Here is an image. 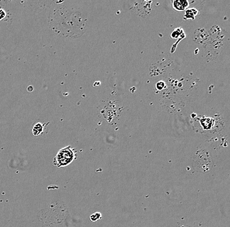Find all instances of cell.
Listing matches in <instances>:
<instances>
[{
    "label": "cell",
    "mask_w": 230,
    "mask_h": 227,
    "mask_svg": "<svg viewBox=\"0 0 230 227\" xmlns=\"http://www.w3.org/2000/svg\"><path fill=\"white\" fill-rule=\"evenodd\" d=\"M77 157V152L71 146L61 149L54 157L53 164L57 167L67 166L73 162Z\"/></svg>",
    "instance_id": "6da1fadb"
},
{
    "label": "cell",
    "mask_w": 230,
    "mask_h": 227,
    "mask_svg": "<svg viewBox=\"0 0 230 227\" xmlns=\"http://www.w3.org/2000/svg\"><path fill=\"white\" fill-rule=\"evenodd\" d=\"M190 3L187 0H174L172 1V6L177 11H186L189 7Z\"/></svg>",
    "instance_id": "7a4b0ae2"
},
{
    "label": "cell",
    "mask_w": 230,
    "mask_h": 227,
    "mask_svg": "<svg viewBox=\"0 0 230 227\" xmlns=\"http://www.w3.org/2000/svg\"><path fill=\"white\" fill-rule=\"evenodd\" d=\"M198 14V11L195 8L187 9L185 11V20H194Z\"/></svg>",
    "instance_id": "3957f363"
},
{
    "label": "cell",
    "mask_w": 230,
    "mask_h": 227,
    "mask_svg": "<svg viewBox=\"0 0 230 227\" xmlns=\"http://www.w3.org/2000/svg\"><path fill=\"white\" fill-rule=\"evenodd\" d=\"M45 125H46V124H42L41 122L36 123L32 130L33 135L36 136V137H38L39 135H41L43 133Z\"/></svg>",
    "instance_id": "277c9868"
},
{
    "label": "cell",
    "mask_w": 230,
    "mask_h": 227,
    "mask_svg": "<svg viewBox=\"0 0 230 227\" xmlns=\"http://www.w3.org/2000/svg\"><path fill=\"white\" fill-rule=\"evenodd\" d=\"M201 124L203 129L209 130L212 128V125H213V120L211 118H203L200 120Z\"/></svg>",
    "instance_id": "5b68a950"
},
{
    "label": "cell",
    "mask_w": 230,
    "mask_h": 227,
    "mask_svg": "<svg viewBox=\"0 0 230 227\" xmlns=\"http://www.w3.org/2000/svg\"><path fill=\"white\" fill-rule=\"evenodd\" d=\"M100 219H101V213L100 212L94 213L90 216V221L92 222L98 221V220H100Z\"/></svg>",
    "instance_id": "8992f818"
},
{
    "label": "cell",
    "mask_w": 230,
    "mask_h": 227,
    "mask_svg": "<svg viewBox=\"0 0 230 227\" xmlns=\"http://www.w3.org/2000/svg\"><path fill=\"white\" fill-rule=\"evenodd\" d=\"M165 87H166L165 83L163 81H159V82H158L156 83V89L158 90H162L165 89Z\"/></svg>",
    "instance_id": "52a82bcc"
},
{
    "label": "cell",
    "mask_w": 230,
    "mask_h": 227,
    "mask_svg": "<svg viewBox=\"0 0 230 227\" xmlns=\"http://www.w3.org/2000/svg\"><path fill=\"white\" fill-rule=\"evenodd\" d=\"M179 29H180V28H178V29L175 30V31L173 32V33L171 34V37H172V38L176 39V38H178V37L180 36L181 33H182V32H179Z\"/></svg>",
    "instance_id": "ba28073f"
},
{
    "label": "cell",
    "mask_w": 230,
    "mask_h": 227,
    "mask_svg": "<svg viewBox=\"0 0 230 227\" xmlns=\"http://www.w3.org/2000/svg\"><path fill=\"white\" fill-rule=\"evenodd\" d=\"M6 17V13L3 9H0V21H2Z\"/></svg>",
    "instance_id": "9c48e42d"
},
{
    "label": "cell",
    "mask_w": 230,
    "mask_h": 227,
    "mask_svg": "<svg viewBox=\"0 0 230 227\" xmlns=\"http://www.w3.org/2000/svg\"><path fill=\"white\" fill-rule=\"evenodd\" d=\"M27 90H28V92H32L34 91V87H33L32 86H29V87L27 88Z\"/></svg>",
    "instance_id": "30bf717a"
}]
</instances>
